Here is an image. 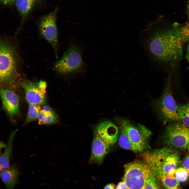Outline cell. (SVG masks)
Returning <instances> with one entry per match:
<instances>
[{
    "instance_id": "obj_32",
    "label": "cell",
    "mask_w": 189,
    "mask_h": 189,
    "mask_svg": "<svg viewBox=\"0 0 189 189\" xmlns=\"http://www.w3.org/2000/svg\"><path fill=\"white\" fill-rule=\"evenodd\" d=\"M186 26H187V27H189V23H188V25H186Z\"/></svg>"
},
{
    "instance_id": "obj_21",
    "label": "cell",
    "mask_w": 189,
    "mask_h": 189,
    "mask_svg": "<svg viewBox=\"0 0 189 189\" xmlns=\"http://www.w3.org/2000/svg\"><path fill=\"white\" fill-rule=\"evenodd\" d=\"M41 110V107L39 105L29 104L24 124L26 125L38 119Z\"/></svg>"
},
{
    "instance_id": "obj_12",
    "label": "cell",
    "mask_w": 189,
    "mask_h": 189,
    "mask_svg": "<svg viewBox=\"0 0 189 189\" xmlns=\"http://www.w3.org/2000/svg\"><path fill=\"white\" fill-rule=\"evenodd\" d=\"M93 135L91 153L89 161L91 164L100 165L102 162L110 146L98 137Z\"/></svg>"
},
{
    "instance_id": "obj_19",
    "label": "cell",
    "mask_w": 189,
    "mask_h": 189,
    "mask_svg": "<svg viewBox=\"0 0 189 189\" xmlns=\"http://www.w3.org/2000/svg\"><path fill=\"white\" fill-rule=\"evenodd\" d=\"M177 112L180 120L189 128V102L178 105Z\"/></svg>"
},
{
    "instance_id": "obj_7",
    "label": "cell",
    "mask_w": 189,
    "mask_h": 189,
    "mask_svg": "<svg viewBox=\"0 0 189 189\" xmlns=\"http://www.w3.org/2000/svg\"><path fill=\"white\" fill-rule=\"evenodd\" d=\"M115 120L126 132L138 153L149 148L148 141L151 132L149 129L140 124L136 126L128 120L120 117H116Z\"/></svg>"
},
{
    "instance_id": "obj_5",
    "label": "cell",
    "mask_w": 189,
    "mask_h": 189,
    "mask_svg": "<svg viewBox=\"0 0 189 189\" xmlns=\"http://www.w3.org/2000/svg\"><path fill=\"white\" fill-rule=\"evenodd\" d=\"M83 66L81 49L77 45L72 44L61 58L55 63L54 69L61 74L67 75L80 71Z\"/></svg>"
},
{
    "instance_id": "obj_8",
    "label": "cell",
    "mask_w": 189,
    "mask_h": 189,
    "mask_svg": "<svg viewBox=\"0 0 189 189\" xmlns=\"http://www.w3.org/2000/svg\"><path fill=\"white\" fill-rule=\"evenodd\" d=\"M58 9V7H56L52 11L42 17L38 24V28L41 35L52 47L56 56L57 55L58 47L56 25Z\"/></svg>"
},
{
    "instance_id": "obj_18",
    "label": "cell",
    "mask_w": 189,
    "mask_h": 189,
    "mask_svg": "<svg viewBox=\"0 0 189 189\" xmlns=\"http://www.w3.org/2000/svg\"><path fill=\"white\" fill-rule=\"evenodd\" d=\"M120 131L118 137L120 146L123 149L131 150L135 153L138 152L136 148L130 140L126 132L120 127Z\"/></svg>"
},
{
    "instance_id": "obj_31",
    "label": "cell",
    "mask_w": 189,
    "mask_h": 189,
    "mask_svg": "<svg viewBox=\"0 0 189 189\" xmlns=\"http://www.w3.org/2000/svg\"><path fill=\"white\" fill-rule=\"evenodd\" d=\"M187 8L188 11L189 13V2H188V4H187Z\"/></svg>"
},
{
    "instance_id": "obj_16",
    "label": "cell",
    "mask_w": 189,
    "mask_h": 189,
    "mask_svg": "<svg viewBox=\"0 0 189 189\" xmlns=\"http://www.w3.org/2000/svg\"><path fill=\"white\" fill-rule=\"evenodd\" d=\"M18 130L17 129L11 132L5 149L0 158V171L4 170L9 166V161L12 152L13 143L15 135Z\"/></svg>"
},
{
    "instance_id": "obj_14",
    "label": "cell",
    "mask_w": 189,
    "mask_h": 189,
    "mask_svg": "<svg viewBox=\"0 0 189 189\" xmlns=\"http://www.w3.org/2000/svg\"><path fill=\"white\" fill-rule=\"evenodd\" d=\"M19 172L15 166H9L1 171V178L7 189H13L18 180Z\"/></svg>"
},
{
    "instance_id": "obj_30",
    "label": "cell",
    "mask_w": 189,
    "mask_h": 189,
    "mask_svg": "<svg viewBox=\"0 0 189 189\" xmlns=\"http://www.w3.org/2000/svg\"><path fill=\"white\" fill-rule=\"evenodd\" d=\"M187 150L189 152V143H188L187 145Z\"/></svg>"
},
{
    "instance_id": "obj_29",
    "label": "cell",
    "mask_w": 189,
    "mask_h": 189,
    "mask_svg": "<svg viewBox=\"0 0 189 189\" xmlns=\"http://www.w3.org/2000/svg\"><path fill=\"white\" fill-rule=\"evenodd\" d=\"M6 145L3 143L1 141L0 142V148H6Z\"/></svg>"
},
{
    "instance_id": "obj_23",
    "label": "cell",
    "mask_w": 189,
    "mask_h": 189,
    "mask_svg": "<svg viewBox=\"0 0 189 189\" xmlns=\"http://www.w3.org/2000/svg\"><path fill=\"white\" fill-rule=\"evenodd\" d=\"M155 178L156 177L152 171L148 178L144 189H159Z\"/></svg>"
},
{
    "instance_id": "obj_3",
    "label": "cell",
    "mask_w": 189,
    "mask_h": 189,
    "mask_svg": "<svg viewBox=\"0 0 189 189\" xmlns=\"http://www.w3.org/2000/svg\"><path fill=\"white\" fill-rule=\"evenodd\" d=\"M172 85L171 75L169 74L166 79L161 96L151 103L154 111L164 122L180 120L177 112L178 105L172 94Z\"/></svg>"
},
{
    "instance_id": "obj_15",
    "label": "cell",
    "mask_w": 189,
    "mask_h": 189,
    "mask_svg": "<svg viewBox=\"0 0 189 189\" xmlns=\"http://www.w3.org/2000/svg\"><path fill=\"white\" fill-rule=\"evenodd\" d=\"M180 158V155L177 152H174L168 155L164 161L161 173L169 177H174Z\"/></svg>"
},
{
    "instance_id": "obj_2",
    "label": "cell",
    "mask_w": 189,
    "mask_h": 189,
    "mask_svg": "<svg viewBox=\"0 0 189 189\" xmlns=\"http://www.w3.org/2000/svg\"><path fill=\"white\" fill-rule=\"evenodd\" d=\"M20 59L17 49L13 43L2 38L0 43V80L2 83H9L18 76V67Z\"/></svg>"
},
{
    "instance_id": "obj_6",
    "label": "cell",
    "mask_w": 189,
    "mask_h": 189,
    "mask_svg": "<svg viewBox=\"0 0 189 189\" xmlns=\"http://www.w3.org/2000/svg\"><path fill=\"white\" fill-rule=\"evenodd\" d=\"M164 140L168 148L185 149L189 143V128L179 121L173 122L166 128Z\"/></svg>"
},
{
    "instance_id": "obj_28",
    "label": "cell",
    "mask_w": 189,
    "mask_h": 189,
    "mask_svg": "<svg viewBox=\"0 0 189 189\" xmlns=\"http://www.w3.org/2000/svg\"><path fill=\"white\" fill-rule=\"evenodd\" d=\"M185 57L188 62L189 68V44L188 46L187 53Z\"/></svg>"
},
{
    "instance_id": "obj_11",
    "label": "cell",
    "mask_w": 189,
    "mask_h": 189,
    "mask_svg": "<svg viewBox=\"0 0 189 189\" xmlns=\"http://www.w3.org/2000/svg\"><path fill=\"white\" fill-rule=\"evenodd\" d=\"M3 108L8 116L13 118L19 112V101L18 96L13 91L2 88L0 91Z\"/></svg>"
},
{
    "instance_id": "obj_27",
    "label": "cell",
    "mask_w": 189,
    "mask_h": 189,
    "mask_svg": "<svg viewBox=\"0 0 189 189\" xmlns=\"http://www.w3.org/2000/svg\"><path fill=\"white\" fill-rule=\"evenodd\" d=\"M115 186L113 183H110L106 185L103 189H115Z\"/></svg>"
},
{
    "instance_id": "obj_13",
    "label": "cell",
    "mask_w": 189,
    "mask_h": 189,
    "mask_svg": "<svg viewBox=\"0 0 189 189\" xmlns=\"http://www.w3.org/2000/svg\"><path fill=\"white\" fill-rule=\"evenodd\" d=\"M43 0H16V8L22 18V23L24 21L34 8L41 3Z\"/></svg>"
},
{
    "instance_id": "obj_10",
    "label": "cell",
    "mask_w": 189,
    "mask_h": 189,
    "mask_svg": "<svg viewBox=\"0 0 189 189\" xmlns=\"http://www.w3.org/2000/svg\"><path fill=\"white\" fill-rule=\"evenodd\" d=\"M20 84L24 89L26 99L29 104L40 105L45 103L46 91L40 88L38 83L25 80Z\"/></svg>"
},
{
    "instance_id": "obj_4",
    "label": "cell",
    "mask_w": 189,
    "mask_h": 189,
    "mask_svg": "<svg viewBox=\"0 0 189 189\" xmlns=\"http://www.w3.org/2000/svg\"><path fill=\"white\" fill-rule=\"evenodd\" d=\"M151 171L143 161H135L125 164L123 178L127 189H144Z\"/></svg>"
},
{
    "instance_id": "obj_22",
    "label": "cell",
    "mask_w": 189,
    "mask_h": 189,
    "mask_svg": "<svg viewBox=\"0 0 189 189\" xmlns=\"http://www.w3.org/2000/svg\"><path fill=\"white\" fill-rule=\"evenodd\" d=\"M174 177L180 183L183 182L187 180L189 174L186 169L181 166L177 168Z\"/></svg>"
},
{
    "instance_id": "obj_17",
    "label": "cell",
    "mask_w": 189,
    "mask_h": 189,
    "mask_svg": "<svg viewBox=\"0 0 189 189\" xmlns=\"http://www.w3.org/2000/svg\"><path fill=\"white\" fill-rule=\"evenodd\" d=\"M38 123L40 125L51 124L58 122L57 116L54 111L47 106L44 107L39 114Z\"/></svg>"
},
{
    "instance_id": "obj_1",
    "label": "cell",
    "mask_w": 189,
    "mask_h": 189,
    "mask_svg": "<svg viewBox=\"0 0 189 189\" xmlns=\"http://www.w3.org/2000/svg\"><path fill=\"white\" fill-rule=\"evenodd\" d=\"M140 41L149 61L166 69L175 70L183 58L185 41L182 27L178 24L149 23L140 33Z\"/></svg>"
},
{
    "instance_id": "obj_9",
    "label": "cell",
    "mask_w": 189,
    "mask_h": 189,
    "mask_svg": "<svg viewBox=\"0 0 189 189\" xmlns=\"http://www.w3.org/2000/svg\"><path fill=\"white\" fill-rule=\"evenodd\" d=\"M117 127L109 120L100 122L94 127L93 135H95L111 146L117 142L118 137Z\"/></svg>"
},
{
    "instance_id": "obj_24",
    "label": "cell",
    "mask_w": 189,
    "mask_h": 189,
    "mask_svg": "<svg viewBox=\"0 0 189 189\" xmlns=\"http://www.w3.org/2000/svg\"><path fill=\"white\" fill-rule=\"evenodd\" d=\"M182 166L186 170L189 174V155L187 156L183 160Z\"/></svg>"
},
{
    "instance_id": "obj_20",
    "label": "cell",
    "mask_w": 189,
    "mask_h": 189,
    "mask_svg": "<svg viewBox=\"0 0 189 189\" xmlns=\"http://www.w3.org/2000/svg\"><path fill=\"white\" fill-rule=\"evenodd\" d=\"M158 177L160 178L165 189H180V183L174 177H169L163 173Z\"/></svg>"
},
{
    "instance_id": "obj_26",
    "label": "cell",
    "mask_w": 189,
    "mask_h": 189,
    "mask_svg": "<svg viewBox=\"0 0 189 189\" xmlns=\"http://www.w3.org/2000/svg\"><path fill=\"white\" fill-rule=\"evenodd\" d=\"M116 189H127L126 186L124 181H121L118 183Z\"/></svg>"
},
{
    "instance_id": "obj_25",
    "label": "cell",
    "mask_w": 189,
    "mask_h": 189,
    "mask_svg": "<svg viewBox=\"0 0 189 189\" xmlns=\"http://www.w3.org/2000/svg\"><path fill=\"white\" fill-rule=\"evenodd\" d=\"M16 0H0L1 3L4 5L9 6L15 3Z\"/></svg>"
}]
</instances>
